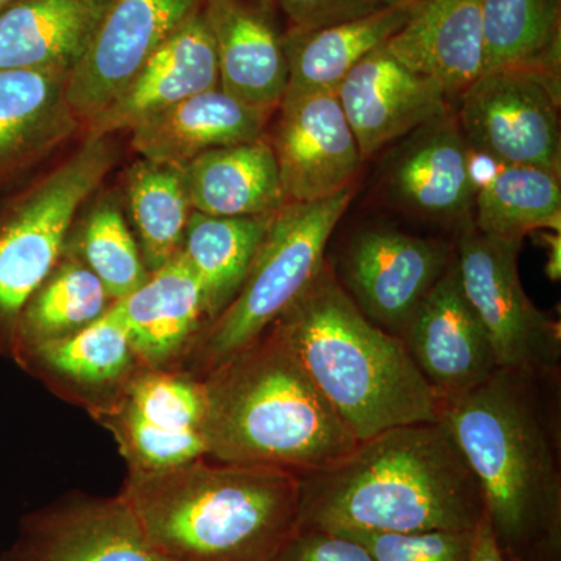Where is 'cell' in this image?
I'll return each mask as SVG.
<instances>
[{"label":"cell","mask_w":561,"mask_h":561,"mask_svg":"<svg viewBox=\"0 0 561 561\" xmlns=\"http://www.w3.org/2000/svg\"><path fill=\"white\" fill-rule=\"evenodd\" d=\"M560 375L500 367L440 408L507 561H561Z\"/></svg>","instance_id":"1"},{"label":"cell","mask_w":561,"mask_h":561,"mask_svg":"<svg viewBox=\"0 0 561 561\" xmlns=\"http://www.w3.org/2000/svg\"><path fill=\"white\" fill-rule=\"evenodd\" d=\"M478 479L443 421L373 435L300 476L298 527L331 531L478 530Z\"/></svg>","instance_id":"2"},{"label":"cell","mask_w":561,"mask_h":561,"mask_svg":"<svg viewBox=\"0 0 561 561\" xmlns=\"http://www.w3.org/2000/svg\"><path fill=\"white\" fill-rule=\"evenodd\" d=\"M119 494L150 548L175 561H272L300 519L298 476L208 457L128 470Z\"/></svg>","instance_id":"3"},{"label":"cell","mask_w":561,"mask_h":561,"mask_svg":"<svg viewBox=\"0 0 561 561\" xmlns=\"http://www.w3.org/2000/svg\"><path fill=\"white\" fill-rule=\"evenodd\" d=\"M201 379L210 460L300 478L330 467L359 442L273 328Z\"/></svg>","instance_id":"4"},{"label":"cell","mask_w":561,"mask_h":561,"mask_svg":"<svg viewBox=\"0 0 561 561\" xmlns=\"http://www.w3.org/2000/svg\"><path fill=\"white\" fill-rule=\"evenodd\" d=\"M271 328L357 440L440 420V402L405 343L359 311L328 262Z\"/></svg>","instance_id":"5"},{"label":"cell","mask_w":561,"mask_h":561,"mask_svg":"<svg viewBox=\"0 0 561 561\" xmlns=\"http://www.w3.org/2000/svg\"><path fill=\"white\" fill-rule=\"evenodd\" d=\"M354 192L350 186L320 201L286 203L273 216L241 290L198 335L181 371L203 378L283 316L327 264L328 242Z\"/></svg>","instance_id":"6"},{"label":"cell","mask_w":561,"mask_h":561,"mask_svg":"<svg viewBox=\"0 0 561 561\" xmlns=\"http://www.w3.org/2000/svg\"><path fill=\"white\" fill-rule=\"evenodd\" d=\"M116 160V147L106 136L90 135L0 216V345L7 356L22 308L57 267L77 210Z\"/></svg>","instance_id":"7"},{"label":"cell","mask_w":561,"mask_h":561,"mask_svg":"<svg viewBox=\"0 0 561 561\" xmlns=\"http://www.w3.org/2000/svg\"><path fill=\"white\" fill-rule=\"evenodd\" d=\"M522 243L482 234L472 220L461 227L456 241L461 289L489 335L500 367L560 370L561 328L524 290L518 267Z\"/></svg>","instance_id":"8"},{"label":"cell","mask_w":561,"mask_h":561,"mask_svg":"<svg viewBox=\"0 0 561 561\" xmlns=\"http://www.w3.org/2000/svg\"><path fill=\"white\" fill-rule=\"evenodd\" d=\"M560 73L491 70L461 92L457 121L471 150L560 175Z\"/></svg>","instance_id":"9"},{"label":"cell","mask_w":561,"mask_h":561,"mask_svg":"<svg viewBox=\"0 0 561 561\" xmlns=\"http://www.w3.org/2000/svg\"><path fill=\"white\" fill-rule=\"evenodd\" d=\"M94 416L113 434L128 470H169L208 456L205 390L190 373L140 367Z\"/></svg>","instance_id":"10"},{"label":"cell","mask_w":561,"mask_h":561,"mask_svg":"<svg viewBox=\"0 0 561 561\" xmlns=\"http://www.w3.org/2000/svg\"><path fill=\"white\" fill-rule=\"evenodd\" d=\"M456 249L389 228L354 236L337 278L359 311L402 339L413 313L449 267Z\"/></svg>","instance_id":"11"},{"label":"cell","mask_w":561,"mask_h":561,"mask_svg":"<svg viewBox=\"0 0 561 561\" xmlns=\"http://www.w3.org/2000/svg\"><path fill=\"white\" fill-rule=\"evenodd\" d=\"M205 0H113L83 58L70 70L66 95L80 121L105 110L165 41Z\"/></svg>","instance_id":"12"},{"label":"cell","mask_w":561,"mask_h":561,"mask_svg":"<svg viewBox=\"0 0 561 561\" xmlns=\"http://www.w3.org/2000/svg\"><path fill=\"white\" fill-rule=\"evenodd\" d=\"M402 342L440 408L500 368L489 335L461 289L456 254L413 313Z\"/></svg>","instance_id":"13"},{"label":"cell","mask_w":561,"mask_h":561,"mask_svg":"<svg viewBox=\"0 0 561 561\" xmlns=\"http://www.w3.org/2000/svg\"><path fill=\"white\" fill-rule=\"evenodd\" d=\"M272 149L286 203L331 197L354 186L362 154L335 92H316L279 105Z\"/></svg>","instance_id":"14"},{"label":"cell","mask_w":561,"mask_h":561,"mask_svg":"<svg viewBox=\"0 0 561 561\" xmlns=\"http://www.w3.org/2000/svg\"><path fill=\"white\" fill-rule=\"evenodd\" d=\"M335 94L362 160L451 114L449 95L434 80L405 68L383 46L357 62Z\"/></svg>","instance_id":"15"},{"label":"cell","mask_w":561,"mask_h":561,"mask_svg":"<svg viewBox=\"0 0 561 561\" xmlns=\"http://www.w3.org/2000/svg\"><path fill=\"white\" fill-rule=\"evenodd\" d=\"M393 201L424 219L465 227L472 220L478 183L457 116L448 114L411 133L387 171Z\"/></svg>","instance_id":"16"},{"label":"cell","mask_w":561,"mask_h":561,"mask_svg":"<svg viewBox=\"0 0 561 561\" xmlns=\"http://www.w3.org/2000/svg\"><path fill=\"white\" fill-rule=\"evenodd\" d=\"M13 359L92 415L116 400L142 367L111 306L83 330L22 351Z\"/></svg>","instance_id":"17"},{"label":"cell","mask_w":561,"mask_h":561,"mask_svg":"<svg viewBox=\"0 0 561 561\" xmlns=\"http://www.w3.org/2000/svg\"><path fill=\"white\" fill-rule=\"evenodd\" d=\"M216 43L202 10L154 51L130 83L88 124L91 135L133 130L139 122L219 88Z\"/></svg>","instance_id":"18"},{"label":"cell","mask_w":561,"mask_h":561,"mask_svg":"<svg viewBox=\"0 0 561 561\" xmlns=\"http://www.w3.org/2000/svg\"><path fill=\"white\" fill-rule=\"evenodd\" d=\"M142 367L181 370L208 324L205 295L186 261L173 257L150 272L142 286L113 301Z\"/></svg>","instance_id":"19"},{"label":"cell","mask_w":561,"mask_h":561,"mask_svg":"<svg viewBox=\"0 0 561 561\" xmlns=\"http://www.w3.org/2000/svg\"><path fill=\"white\" fill-rule=\"evenodd\" d=\"M14 561H157L124 497L76 500L31 516Z\"/></svg>","instance_id":"20"},{"label":"cell","mask_w":561,"mask_h":561,"mask_svg":"<svg viewBox=\"0 0 561 561\" xmlns=\"http://www.w3.org/2000/svg\"><path fill=\"white\" fill-rule=\"evenodd\" d=\"M216 43L221 91L251 108L273 111L289 80L284 33L256 0H205Z\"/></svg>","instance_id":"21"},{"label":"cell","mask_w":561,"mask_h":561,"mask_svg":"<svg viewBox=\"0 0 561 561\" xmlns=\"http://www.w3.org/2000/svg\"><path fill=\"white\" fill-rule=\"evenodd\" d=\"M383 47L446 94H461L483 73L482 0H419Z\"/></svg>","instance_id":"22"},{"label":"cell","mask_w":561,"mask_h":561,"mask_svg":"<svg viewBox=\"0 0 561 561\" xmlns=\"http://www.w3.org/2000/svg\"><path fill=\"white\" fill-rule=\"evenodd\" d=\"M268 116L216 88L139 122L131 146L142 160L183 168L205 151L261 139Z\"/></svg>","instance_id":"23"},{"label":"cell","mask_w":561,"mask_h":561,"mask_svg":"<svg viewBox=\"0 0 561 561\" xmlns=\"http://www.w3.org/2000/svg\"><path fill=\"white\" fill-rule=\"evenodd\" d=\"M113 0H13L0 9V69L70 72Z\"/></svg>","instance_id":"24"},{"label":"cell","mask_w":561,"mask_h":561,"mask_svg":"<svg viewBox=\"0 0 561 561\" xmlns=\"http://www.w3.org/2000/svg\"><path fill=\"white\" fill-rule=\"evenodd\" d=\"M69 73L0 69V180L54 149L79 127L66 95Z\"/></svg>","instance_id":"25"},{"label":"cell","mask_w":561,"mask_h":561,"mask_svg":"<svg viewBox=\"0 0 561 561\" xmlns=\"http://www.w3.org/2000/svg\"><path fill=\"white\" fill-rule=\"evenodd\" d=\"M192 209L214 217L267 216L286 205L265 139L205 151L183 165Z\"/></svg>","instance_id":"26"},{"label":"cell","mask_w":561,"mask_h":561,"mask_svg":"<svg viewBox=\"0 0 561 561\" xmlns=\"http://www.w3.org/2000/svg\"><path fill=\"white\" fill-rule=\"evenodd\" d=\"M413 5L382 9L319 31L284 33L289 80L283 102L316 92H337L350 70L408 22Z\"/></svg>","instance_id":"27"},{"label":"cell","mask_w":561,"mask_h":561,"mask_svg":"<svg viewBox=\"0 0 561 561\" xmlns=\"http://www.w3.org/2000/svg\"><path fill=\"white\" fill-rule=\"evenodd\" d=\"M275 214L214 217L192 210L180 254L201 283L208 324L241 290Z\"/></svg>","instance_id":"28"},{"label":"cell","mask_w":561,"mask_h":561,"mask_svg":"<svg viewBox=\"0 0 561 561\" xmlns=\"http://www.w3.org/2000/svg\"><path fill=\"white\" fill-rule=\"evenodd\" d=\"M476 230L501 241L523 242L537 231L561 232L559 173L530 165H502L479 187L472 208Z\"/></svg>","instance_id":"29"},{"label":"cell","mask_w":561,"mask_h":561,"mask_svg":"<svg viewBox=\"0 0 561 561\" xmlns=\"http://www.w3.org/2000/svg\"><path fill=\"white\" fill-rule=\"evenodd\" d=\"M483 73L537 69L560 73L561 0H482Z\"/></svg>","instance_id":"30"},{"label":"cell","mask_w":561,"mask_h":561,"mask_svg":"<svg viewBox=\"0 0 561 561\" xmlns=\"http://www.w3.org/2000/svg\"><path fill=\"white\" fill-rule=\"evenodd\" d=\"M111 305L101 279L83 261L61 262L22 308L9 356L83 330Z\"/></svg>","instance_id":"31"},{"label":"cell","mask_w":561,"mask_h":561,"mask_svg":"<svg viewBox=\"0 0 561 561\" xmlns=\"http://www.w3.org/2000/svg\"><path fill=\"white\" fill-rule=\"evenodd\" d=\"M127 191L142 260L158 271L179 256L194 210L183 169L140 160L128 172Z\"/></svg>","instance_id":"32"},{"label":"cell","mask_w":561,"mask_h":561,"mask_svg":"<svg viewBox=\"0 0 561 561\" xmlns=\"http://www.w3.org/2000/svg\"><path fill=\"white\" fill-rule=\"evenodd\" d=\"M80 250L81 261L101 279L113 301L128 297L149 278L138 242L113 201L99 203L84 221Z\"/></svg>","instance_id":"33"},{"label":"cell","mask_w":561,"mask_h":561,"mask_svg":"<svg viewBox=\"0 0 561 561\" xmlns=\"http://www.w3.org/2000/svg\"><path fill=\"white\" fill-rule=\"evenodd\" d=\"M375 561H470L478 530L342 531Z\"/></svg>","instance_id":"34"},{"label":"cell","mask_w":561,"mask_h":561,"mask_svg":"<svg viewBox=\"0 0 561 561\" xmlns=\"http://www.w3.org/2000/svg\"><path fill=\"white\" fill-rule=\"evenodd\" d=\"M272 561H375L359 541L342 531L297 527Z\"/></svg>","instance_id":"35"},{"label":"cell","mask_w":561,"mask_h":561,"mask_svg":"<svg viewBox=\"0 0 561 561\" xmlns=\"http://www.w3.org/2000/svg\"><path fill=\"white\" fill-rule=\"evenodd\" d=\"M289 21L290 32H312L359 20L382 10L381 0H275Z\"/></svg>","instance_id":"36"},{"label":"cell","mask_w":561,"mask_h":561,"mask_svg":"<svg viewBox=\"0 0 561 561\" xmlns=\"http://www.w3.org/2000/svg\"><path fill=\"white\" fill-rule=\"evenodd\" d=\"M541 245L548 250V264H546V275L552 283H559L561 278V232L537 231Z\"/></svg>","instance_id":"37"},{"label":"cell","mask_w":561,"mask_h":561,"mask_svg":"<svg viewBox=\"0 0 561 561\" xmlns=\"http://www.w3.org/2000/svg\"><path fill=\"white\" fill-rule=\"evenodd\" d=\"M470 561H507L497 548L485 518L476 534L474 551Z\"/></svg>","instance_id":"38"},{"label":"cell","mask_w":561,"mask_h":561,"mask_svg":"<svg viewBox=\"0 0 561 561\" xmlns=\"http://www.w3.org/2000/svg\"><path fill=\"white\" fill-rule=\"evenodd\" d=\"M419 0H381L383 9H393V7H405L416 3Z\"/></svg>","instance_id":"39"},{"label":"cell","mask_w":561,"mask_h":561,"mask_svg":"<svg viewBox=\"0 0 561 561\" xmlns=\"http://www.w3.org/2000/svg\"><path fill=\"white\" fill-rule=\"evenodd\" d=\"M257 5L261 7L262 10L268 11V13H275L276 3L275 0H256Z\"/></svg>","instance_id":"40"},{"label":"cell","mask_w":561,"mask_h":561,"mask_svg":"<svg viewBox=\"0 0 561 561\" xmlns=\"http://www.w3.org/2000/svg\"><path fill=\"white\" fill-rule=\"evenodd\" d=\"M154 553H157V552H154ZM157 561H175V560L168 559V557H162V556H160V553H157Z\"/></svg>","instance_id":"41"},{"label":"cell","mask_w":561,"mask_h":561,"mask_svg":"<svg viewBox=\"0 0 561 561\" xmlns=\"http://www.w3.org/2000/svg\"><path fill=\"white\" fill-rule=\"evenodd\" d=\"M10 2H13V0H0V9H2V7H5L7 3H10Z\"/></svg>","instance_id":"42"},{"label":"cell","mask_w":561,"mask_h":561,"mask_svg":"<svg viewBox=\"0 0 561 561\" xmlns=\"http://www.w3.org/2000/svg\"><path fill=\"white\" fill-rule=\"evenodd\" d=\"M0 356H3L2 345H0Z\"/></svg>","instance_id":"43"},{"label":"cell","mask_w":561,"mask_h":561,"mask_svg":"<svg viewBox=\"0 0 561 561\" xmlns=\"http://www.w3.org/2000/svg\"><path fill=\"white\" fill-rule=\"evenodd\" d=\"M14 561V560H13Z\"/></svg>","instance_id":"44"}]
</instances>
